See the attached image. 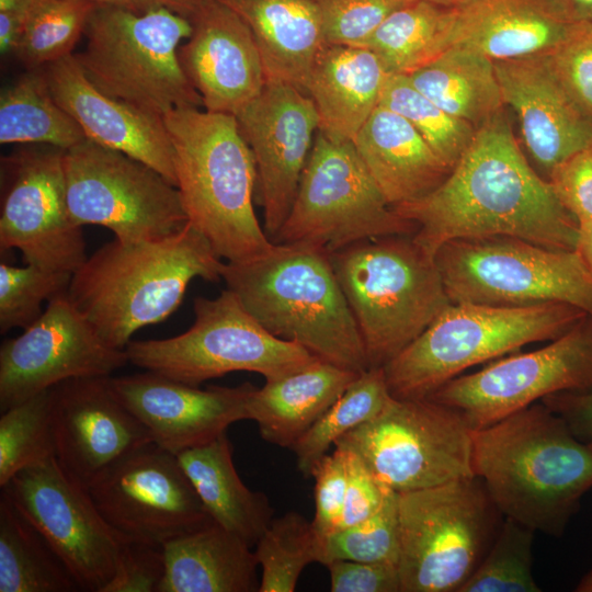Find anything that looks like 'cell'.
<instances>
[{"mask_svg": "<svg viewBox=\"0 0 592 592\" xmlns=\"http://www.w3.org/2000/svg\"><path fill=\"white\" fill-rule=\"evenodd\" d=\"M139 12L164 8L184 16H190L195 4L190 0H133Z\"/></svg>", "mask_w": 592, "mask_h": 592, "instance_id": "obj_56", "label": "cell"}, {"mask_svg": "<svg viewBox=\"0 0 592 592\" xmlns=\"http://www.w3.org/2000/svg\"><path fill=\"white\" fill-rule=\"evenodd\" d=\"M110 383L152 443L174 455L217 439L235 422L249 420L248 401L257 388L243 383L201 389L150 371L111 376Z\"/></svg>", "mask_w": 592, "mask_h": 592, "instance_id": "obj_22", "label": "cell"}, {"mask_svg": "<svg viewBox=\"0 0 592 592\" xmlns=\"http://www.w3.org/2000/svg\"><path fill=\"white\" fill-rule=\"evenodd\" d=\"M326 44L363 46L394 11L413 0H312Z\"/></svg>", "mask_w": 592, "mask_h": 592, "instance_id": "obj_45", "label": "cell"}, {"mask_svg": "<svg viewBox=\"0 0 592 592\" xmlns=\"http://www.w3.org/2000/svg\"><path fill=\"white\" fill-rule=\"evenodd\" d=\"M87 489L105 521L128 542L163 547L214 522L178 456L155 443L122 458Z\"/></svg>", "mask_w": 592, "mask_h": 592, "instance_id": "obj_17", "label": "cell"}, {"mask_svg": "<svg viewBox=\"0 0 592 592\" xmlns=\"http://www.w3.org/2000/svg\"><path fill=\"white\" fill-rule=\"evenodd\" d=\"M534 533L504 517L481 562L458 592H540L532 572Z\"/></svg>", "mask_w": 592, "mask_h": 592, "instance_id": "obj_42", "label": "cell"}, {"mask_svg": "<svg viewBox=\"0 0 592 592\" xmlns=\"http://www.w3.org/2000/svg\"><path fill=\"white\" fill-rule=\"evenodd\" d=\"M592 388V317L585 315L543 348L459 375L428 398L460 412L474 430L542 399Z\"/></svg>", "mask_w": 592, "mask_h": 592, "instance_id": "obj_16", "label": "cell"}, {"mask_svg": "<svg viewBox=\"0 0 592 592\" xmlns=\"http://www.w3.org/2000/svg\"><path fill=\"white\" fill-rule=\"evenodd\" d=\"M42 69L54 99L87 139L148 164L177 185L173 147L163 117L102 92L73 54Z\"/></svg>", "mask_w": 592, "mask_h": 592, "instance_id": "obj_24", "label": "cell"}, {"mask_svg": "<svg viewBox=\"0 0 592 592\" xmlns=\"http://www.w3.org/2000/svg\"><path fill=\"white\" fill-rule=\"evenodd\" d=\"M110 377L72 378L53 387L55 457L87 488L122 458L152 443L114 392Z\"/></svg>", "mask_w": 592, "mask_h": 592, "instance_id": "obj_21", "label": "cell"}, {"mask_svg": "<svg viewBox=\"0 0 592 592\" xmlns=\"http://www.w3.org/2000/svg\"><path fill=\"white\" fill-rule=\"evenodd\" d=\"M388 76L368 48L326 44L304 86L318 114V130L333 140L352 141L379 105Z\"/></svg>", "mask_w": 592, "mask_h": 592, "instance_id": "obj_27", "label": "cell"}, {"mask_svg": "<svg viewBox=\"0 0 592 592\" xmlns=\"http://www.w3.org/2000/svg\"><path fill=\"white\" fill-rule=\"evenodd\" d=\"M221 260L186 223L159 239L103 244L72 273L67 295L105 343L125 350L136 331L178 309L194 278L219 282Z\"/></svg>", "mask_w": 592, "mask_h": 592, "instance_id": "obj_3", "label": "cell"}, {"mask_svg": "<svg viewBox=\"0 0 592 592\" xmlns=\"http://www.w3.org/2000/svg\"><path fill=\"white\" fill-rule=\"evenodd\" d=\"M64 156L49 146L5 159L0 247L18 249L26 264L72 274L88 255L82 226L68 208Z\"/></svg>", "mask_w": 592, "mask_h": 592, "instance_id": "obj_18", "label": "cell"}, {"mask_svg": "<svg viewBox=\"0 0 592 592\" xmlns=\"http://www.w3.org/2000/svg\"><path fill=\"white\" fill-rule=\"evenodd\" d=\"M95 5L119 7L138 11L133 0H87ZM139 12V11H138Z\"/></svg>", "mask_w": 592, "mask_h": 592, "instance_id": "obj_57", "label": "cell"}, {"mask_svg": "<svg viewBox=\"0 0 592 592\" xmlns=\"http://www.w3.org/2000/svg\"><path fill=\"white\" fill-rule=\"evenodd\" d=\"M86 139L56 102L43 69H29L0 95V143L43 144L67 150Z\"/></svg>", "mask_w": 592, "mask_h": 592, "instance_id": "obj_34", "label": "cell"}, {"mask_svg": "<svg viewBox=\"0 0 592 592\" xmlns=\"http://www.w3.org/2000/svg\"><path fill=\"white\" fill-rule=\"evenodd\" d=\"M448 10L413 0L387 16L362 47L372 50L389 75H408L447 48Z\"/></svg>", "mask_w": 592, "mask_h": 592, "instance_id": "obj_36", "label": "cell"}, {"mask_svg": "<svg viewBox=\"0 0 592 592\" xmlns=\"http://www.w3.org/2000/svg\"><path fill=\"white\" fill-rule=\"evenodd\" d=\"M315 516L311 521L315 531L328 536L341 527L346 491V454L334 446L314 467Z\"/></svg>", "mask_w": 592, "mask_h": 592, "instance_id": "obj_46", "label": "cell"}, {"mask_svg": "<svg viewBox=\"0 0 592 592\" xmlns=\"http://www.w3.org/2000/svg\"><path fill=\"white\" fill-rule=\"evenodd\" d=\"M570 20L592 25V0H554Z\"/></svg>", "mask_w": 592, "mask_h": 592, "instance_id": "obj_55", "label": "cell"}, {"mask_svg": "<svg viewBox=\"0 0 592 592\" xmlns=\"http://www.w3.org/2000/svg\"><path fill=\"white\" fill-rule=\"evenodd\" d=\"M547 57L566 91L592 118V25H584Z\"/></svg>", "mask_w": 592, "mask_h": 592, "instance_id": "obj_47", "label": "cell"}, {"mask_svg": "<svg viewBox=\"0 0 592 592\" xmlns=\"http://www.w3.org/2000/svg\"><path fill=\"white\" fill-rule=\"evenodd\" d=\"M221 280L275 337L357 374L369 368L358 327L325 248L273 242L251 260L225 262Z\"/></svg>", "mask_w": 592, "mask_h": 592, "instance_id": "obj_4", "label": "cell"}, {"mask_svg": "<svg viewBox=\"0 0 592 592\" xmlns=\"http://www.w3.org/2000/svg\"><path fill=\"white\" fill-rule=\"evenodd\" d=\"M473 469L503 517L561 536L592 488V446L537 401L474 430Z\"/></svg>", "mask_w": 592, "mask_h": 592, "instance_id": "obj_2", "label": "cell"}, {"mask_svg": "<svg viewBox=\"0 0 592 592\" xmlns=\"http://www.w3.org/2000/svg\"><path fill=\"white\" fill-rule=\"evenodd\" d=\"M44 537L79 588L102 592L128 543L102 516L87 487L52 457L15 474L2 488Z\"/></svg>", "mask_w": 592, "mask_h": 592, "instance_id": "obj_15", "label": "cell"}, {"mask_svg": "<svg viewBox=\"0 0 592 592\" xmlns=\"http://www.w3.org/2000/svg\"><path fill=\"white\" fill-rule=\"evenodd\" d=\"M181 67L206 111L236 115L266 84L263 61L244 21L219 0H202L189 16Z\"/></svg>", "mask_w": 592, "mask_h": 592, "instance_id": "obj_23", "label": "cell"}, {"mask_svg": "<svg viewBox=\"0 0 592 592\" xmlns=\"http://www.w3.org/2000/svg\"><path fill=\"white\" fill-rule=\"evenodd\" d=\"M66 195L80 226L110 229L115 239H159L187 217L178 189L148 164L89 139L65 150Z\"/></svg>", "mask_w": 592, "mask_h": 592, "instance_id": "obj_14", "label": "cell"}, {"mask_svg": "<svg viewBox=\"0 0 592 592\" xmlns=\"http://www.w3.org/2000/svg\"><path fill=\"white\" fill-rule=\"evenodd\" d=\"M329 257L369 368L384 367L452 304L435 258L412 235L363 240Z\"/></svg>", "mask_w": 592, "mask_h": 592, "instance_id": "obj_6", "label": "cell"}, {"mask_svg": "<svg viewBox=\"0 0 592 592\" xmlns=\"http://www.w3.org/2000/svg\"><path fill=\"white\" fill-rule=\"evenodd\" d=\"M95 8L87 0H39L24 25L15 56L37 69L72 55Z\"/></svg>", "mask_w": 592, "mask_h": 592, "instance_id": "obj_41", "label": "cell"}, {"mask_svg": "<svg viewBox=\"0 0 592 592\" xmlns=\"http://www.w3.org/2000/svg\"><path fill=\"white\" fill-rule=\"evenodd\" d=\"M343 449L346 454V491L340 530L357 524L375 513L391 490L377 480L357 454Z\"/></svg>", "mask_w": 592, "mask_h": 592, "instance_id": "obj_50", "label": "cell"}, {"mask_svg": "<svg viewBox=\"0 0 592 592\" xmlns=\"http://www.w3.org/2000/svg\"><path fill=\"white\" fill-rule=\"evenodd\" d=\"M53 387L1 412L0 486L19 471L55 457Z\"/></svg>", "mask_w": 592, "mask_h": 592, "instance_id": "obj_40", "label": "cell"}, {"mask_svg": "<svg viewBox=\"0 0 592 592\" xmlns=\"http://www.w3.org/2000/svg\"><path fill=\"white\" fill-rule=\"evenodd\" d=\"M577 592H592V569L588 571L577 584Z\"/></svg>", "mask_w": 592, "mask_h": 592, "instance_id": "obj_58", "label": "cell"}, {"mask_svg": "<svg viewBox=\"0 0 592 592\" xmlns=\"http://www.w3.org/2000/svg\"><path fill=\"white\" fill-rule=\"evenodd\" d=\"M127 363L125 350L105 343L67 293L58 295L0 346L1 412L65 380L111 376Z\"/></svg>", "mask_w": 592, "mask_h": 592, "instance_id": "obj_19", "label": "cell"}, {"mask_svg": "<svg viewBox=\"0 0 592 592\" xmlns=\"http://www.w3.org/2000/svg\"><path fill=\"white\" fill-rule=\"evenodd\" d=\"M584 25L554 0H468L448 10L446 47H469L493 61L542 56Z\"/></svg>", "mask_w": 592, "mask_h": 592, "instance_id": "obj_26", "label": "cell"}, {"mask_svg": "<svg viewBox=\"0 0 592 592\" xmlns=\"http://www.w3.org/2000/svg\"><path fill=\"white\" fill-rule=\"evenodd\" d=\"M71 273L33 264H0V331L26 329L44 312L43 304L68 292Z\"/></svg>", "mask_w": 592, "mask_h": 592, "instance_id": "obj_44", "label": "cell"}, {"mask_svg": "<svg viewBox=\"0 0 592 592\" xmlns=\"http://www.w3.org/2000/svg\"><path fill=\"white\" fill-rule=\"evenodd\" d=\"M434 258L452 303H561L592 317V276L574 250L488 237L446 242Z\"/></svg>", "mask_w": 592, "mask_h": 592, "instance_id": "obj_11", "label": "cell"}, {"mask_svg": "<svg viewBox=\"0 0 592 592\" xmlns=\"http://www.w3.org/2000/svg\"><path fill=\"white\" fill-rule=\"evenodd\" d=\"M540 401L562 417L578 439L592 446V388L555 394Z\"/></svg>", "mask_w": 592, "mask_h": 592, "instance_id": "obj_52", "label": "cell"}, {"mask_svg": "<svg viewBox=\"0 0 592 592\" xmlns=\"http://www.w3.org/2000/svg\"><path fill=\"white\" fill-rule=\"evenodd\" d=\"M502 516L477 476L398 492L400 592H458Z\"/></svg>", "mask_w": 592, "mask_h": 592, "instance_id": "obj_9", "label": "cell"}, {"mask_svg": "<svg viewBox=\"0 0 592 592\" xmlns=\"http://www.w3.org/2000/svg\"><path fill=\"white\" fill-rule=\"evenodd\" d=\"M39 0H0V53H16L24 25Z\"/></svg>", "mask_w": 592, "mask_h": 592, "instance_id": "obj_53", "label": "cell"}, {"mask_svg": "<svg viewBox=\"0 0 592 592\" xmlns=\"http://www.w3.org/2000/svg\"><path fill=\"white\" fill-rule=\"evenodd\" d=\"M391 399L383 367L368 368L360 374L291 448L303 476L311 477L315 465L339 439L377 417Z\"/></svg>", "mask_w": 592, "mask_h": 592, "instance_id": "obj_37", "label": "cell"}, {"mask_svg": "<svg viewBox=\"0 0 592 592\" xmlns=\"http://www.w3.org/2000/svg\"><path fill=\"white\" fill-rule=\"evenodd\" d=\"M261 567L259 592H293L303 570L321 563L322 537L295 511L273 517L254 546Z\"/></svg>", "mask_w": 592, "mask_h": 592, "instance_id": "obj_38", "label": "cell"}, {"mask_svg": "<svg viewBox=\"0 0 592 592\" xmlns=\"http://www.w3.org/2000/svg\"><path fill=\"white\" fill-rule=\"evenodd\" d=\"M407 119L452 170L470 145L477 128L456 118L421 93L406 75H389L380 103Z\"/></svg>", "mask_w": 592, "mask_h": 592, "instance_id": "obj_39", "label": "cell"}, {"mask_svg": "<svg viewBox=\"0 0 592 592\" xmlns=\"http://www.w3.org/2000/svg\"><path fill=\"white\" fill-rule=\"evenodd\" d=\"M326 567L332 592H400L397 563L337 559Z\"/></svg>", "mask_w": 592, "mask_h": 592, "instance_id": "obj_51", "label": "cell"}, {"mask_svg": "<svg viewBox=\"0 0 592 592\" xmlns=\"http://www.w3.org/2000/svg\"><path fill=\"white\" fill-rule=\"evenodd\" d=\"M494 67L503 103L515 112L527 151L547 175L592 143V118L566 91L547 55Z\"/></svg>", "mask_w": 592, "mask_h": 592, "instance_id": "obj_25", "label": "cell"}, {"mask_svg": "<svg viewBox=\"0 0 592 592\" xmlns=\"http://www.w3.org/2000/svg\"><path fill=\"white\" fill-rule=\"evenodd\" d=\"M235 116L254 158L255 200L272 241L295 200L319 128L318 114L305 92L269 80Z\"/></svg>", "mask_w": 592, "mask_h": 592, "instance_id": "obj_20", "label": "cell"}, {"mask_svg": "<svg viewBox=\"0 0 592 592\" xmlns=\"http://www.w3.org/2000/svg\"><path fill=\"white\" fill-rule=\"evenodd\" d=\"M474 429L457 410L423 399H397L334 446L357 454L385 487L410 491L475 476Z\"/></svg>", "mask_w": 592, "mask_h": 592, "instance_id": "obj_13", "label": "cell"}, {"mask_svg": "<svg viewBox=\"0 0 592 592\" xmlns=\"http://www.w3.org/2000/svg\"><path fill=\"white\" fill-rule=\"evenodd\" d=\"M425 1L440 5V7H444V8H454L468 0H425Z\"/></svg>", "mask_w": 592, "mask_h": 592, "instance_id": "obj_59", "label": "cell"}, {"mask_svg": "<svg viewBox=\"0 0 592 592\" xmlns=\"http://www.w3.org/2000/svg\"><path fill=\"white\" fill-rule=\"evenodd\" d=\"M358 375L317 358L255 388L248 401L249 420L257 423L264 441L292 448Z\"/></svg>", "mask_w": 592, "mask_h": 592, "instance_id": "obj_29", "label": "cell"}, {"mask_svg": "<svg viewBox=\"0 0 592 592\" xmlns=\"http://www.w3.org/2000/svg\"><path fill=\"white\" fill-rule=\"evenodd\" d=\"M191 33L187 16L164 8L138 12L95 5L84 30L86 48L73 56L102 92L163 117L203 106L179 59Z\"/></svg>", "mask_w": 592, "mask_h": 592, "instance_id": "obj_8", "label": "cell"}, {"mask_svg": "<svg viewBox=\"0 0 592 592\" xmlns=\"http://www.w3.org/2000/svg\"><path fill=\"white\" fill-rule=\"evenodd\" d=\"M194 322L183 333L130 341L129 363L192 386L232 372L273 380L295 373L316 357L300 344L269 332L226 288L215 298L194 299Z\"/></svg>", "mask_w": 592, "mask_h": 592, "instance_id": "obj_10", "label": "cell"}, {"mask_svg": "<svg viewBox=\"0 0 592 592\" xmlns=\"http://www.w3.org/2000/svg\"><path fill=\"white\" fill-rule=\"evenodd\" d=\"M394 209L417 226L413 239L433 257L446 242L488 237L573 251L579 231L549 181L526 161L503 112L477 128L436 189Z\"/></svg>", "mask_w": 592, "mask_h": 592, "instance_id": "obj_1", "label": "cell"}, {"mask_svg": "<svg viewBox=\"0 0 592 592\" xmlns=\"http://www.w3.org/2000/svg\"><path fill=\"white\" fill-rule=\"evenodd\" d=\"M406 76L443 111L476 128L504 106L494 61L469 47L449 46Z\"/></svg>", "mask_w": 592, "mask_h": 592, "instance_id": "obj_33", "label": "cell"}, {"mask_svg": "<svg viewBox=\"0 0 592 592\" xmlns=\"http://www.w3.org/2000/svg\"><path fill=\"white\" fill-rule=\"evenodd\" d=\"M548 181L578 223L592 218V143L555 167Z\"/></svg>", "mask_w": 592, "mask_h": 592, "instance_id": "obj_49", "label": "cell"}, {"mask_svg": "<svg viewBox=\"0 0 592 592\" xmlns=\"http://www.w3.org/2000/svg\"><path fill=\"white\" fill-rule=\"evenodd\" d=\"M75 579L44 537L0 497V592H70Z\"/></svg>", "mask_w": 592, "mask_h": 592, "instance_id": "obj_35", "label": "cell"}, {"mask_svg": "<svg viewBox=\"0 0 592 592\" xmlns=\"http://www.w3.org/2000/svg\"><path fill=\"white\" fill-rule=\"evenodd\" d=\"M187 223L226 262L241 263L272 246L253 207L257 168L235 115L178 109L163 116Z\"/></svg>", "mask_w": 592, "mask_h": 592, "instance_id": "obj_5", "label": "cell"}, {"mask_svg": "<svg viewBox=\"0 0 592 592\" xmlns=\"http://www.w3.org/2000/svg\"><path fill=\"white\" fill-rule=\"evenodd\" d=\"M415 231L386 201L353 141L333 140L318 130L292 208L272 242H307L332 252Z\"/></svg>", "mask_w": 592, "mask_h": 592, "instance_id": "obj_12", "label": "cell"}, {"mask_svg": "<svg viewBox=\"0 0 592 592\" xmlns=\"http://www.w3.org/2000/svg\"><path fill=\"white\" fill-rule=\"evenodd\" d=\"M352 141L392 207L429 194L451 172L411 124L383 104Z\"/></svg>", "mask_w": 592, "mask_h": 592, "instance_id": "obj_28", "label": "cell"}, {"mask_svg": "<svg viewBox=\"0 0 592 592\" xmlns=\"http://www.w3.org/2000/svg\"><path fill=\"white\" fill-rule=\"evenodd\" d=\"M399 551L398 492L390 490L371 516L322 537L321 565L337 559L398 565Z\"/></svg>", "mask_w": 592, "mask_h": 592, "instance_id": "obj_43", "label": "cell"}, {"mask_svg": "<svg viewBox=\"0 0 592 592\" xmlns=\"http://www.w3.org/2000/svg\"><path fill=\"white\" fill-rule=\"evenodd\" d=\"M166 574L163 547L128 542L102 592H158Z\"/></svg>", "mask_w": 592, "mask_h": 592, "instance_id": "obj_48", "label": "cell"}, {"mask_svg": "<svg viewBox=\"0 0 592 592\" xmlns=\"http://www.w3.org/2000/svg\"><path fill=\"white\" fill-rule=\"evenodd\" d=\"M574 251L592 276V218L579 221L578 239Z\"/></svg>", "mask_w": 592, "mask_h": 592, "instance_id": "obj_54", "label": "cell"}, {"mask_svg": "<svg viewBox=\"0 0 592 592\" xmlns=\"http://www.w3.org/2000/svg\"><path fill=\"white\" fill-rule=\"evenodd\" d=\"M213 522L163 545L166 574L158 592H255L254 551Z\"/></svg>", "mask_w": 592, "mask_h": 592, "instance_id": "obj_31", "label": "cell"}, {"mask_svg": "<svg viewBox=\"0 0 592 592\" xmlns=\"http://www.w3.org/2000/svg\"><path fill=\"white\" fill-rule=\"evenodd\" d=\"M177 456L212 520L254 547L273 520L274 508L265 493L240 479L226 433Z\"/></svg>", "mask_w": 592, "mask_h": 592, "instance_id": "obj_32", "label": "cell"}, {"mask_svg": "<svg viewBox=\"0 0 592 592\" xmlns=\"http://www.w3.org/2000/svg\"><path fill=\"white\" fill-rule=\"evenodd\" d=\"M585 315L561 303H452L383 367L388 389L397 399L428 398L465 369L533 342L551 341Z\"/></svg>", "mask_w": 592, "mask_h": 592, "instance_id": "obj_7", "label": "cell"}, {"mask_svg": "<svg viewBox=\"0 0 592 592\" xmlns=\"http://www.w3.org/2000/svg\"><path fill=\"white\" fill-rule=\"evenodd\" d=\"M191 2H193L194 4L202 1V0H190Z\"/></svg>", "mask_w": 592, "mask_h": 592, "instance_id": "obj_60", "label": "cell"}, {"mask_svg": "<svg viewBox=\"0 0 592 592\" xmlns=\"http://www.w3.org/2000/svg\"><path fill=\"white\" fill-rule=\"evenodd\" d=\"M249 26L257 42L266 79L304 92L311 65L326 45L312 0H219Z\"/></svg>", "mask_w": 592, "mask_h": 592, "instance_id": "obj_30", "label": "cell"}]
</instances>
